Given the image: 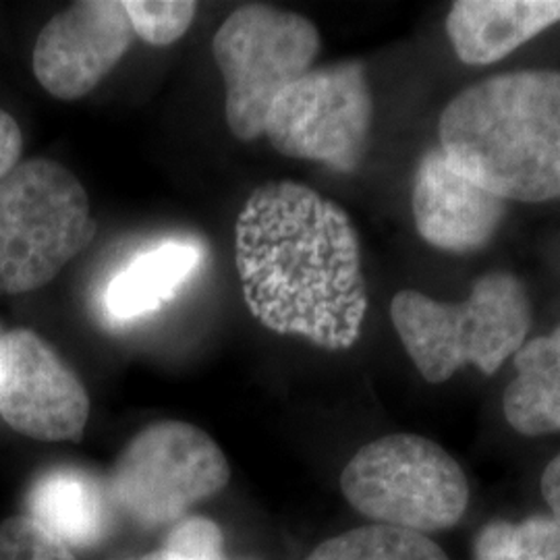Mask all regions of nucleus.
<instances>
[{"label": "nucleus", "instance_id": "f257e3e1", "mask_svg": "<svg viewBox=\"0 0 560 560\" xmlns=\"http://www.w3.org/2000/svg\"><path fill=\"white\" fill-rule=\"evenodd\" d=\"M235 261L252 316L326 351L351 349L368 314L360 235L339 203L295 180L258 187L235 224Z\"/></svg>", "mask_w": 560, "mask_h": 560}, {"label": "nucleus", "instance_id": "f03ea898", "mask_svg": "<svg viewBox=\"0 0 560 560\" xmlns=\"http://www.w3.org/2000/svg\"><path fill=\"white\" fill-rule=\"evenodd\" d=\"M441 150L460 175L504 201L560 198V71L478 81L444 106Z\"/></svg>", "mask_w": 560, "mask_h": 560}, {"label": "nucleus", "instance_id": "7ed1b4c3", "mask_svg": "<svg viewBox=\"0 0 560 560\" xmlns=\"http://www.w3.org/2000/svg\"><path fill=\"white\" fill-rule=\"evenodd\" d=\"M390 320L423 381H451L463 365L492 376L525 345L532 301L511 272H486L460 303L436 301L420 291H399Z\"/></svg>", "mask_w": 560, "mask_h": 560}, {"label": "nucleus", "instance_id": "20e7f679", "mask_svg": "<svg viewBox=\"0 0 560 560\" xmlns=\"http://www.w3.org/2000/svg\"><path fill=\"white\" fill-rule=\"evenodd\" d=\"M94 235L88 191L69 168L20 162L0 179V295L46 287Z\"/></svg>", "mask_w": 560, "mask_h": 560}, {"label": "nucleus", "instance_id": "39448f33", "mask_svg": "<svg viewBox=\"0 0 560 560\" xmlns=\"http://www.w3.org/2000/svg\"><path fill=\"white\" fill-rule=\"evenodd\" d=\"M340 490L363 517L423 536L455 527L469 504L459 463L418 434L361 446L340 474Z\"/></svg>", "mask_w": 560, "mask_h": 560}, {"label": "nucleus", "instance_id": "423d86ee", "mask_svg": "<svg viewBox=\"0 0 560 560\" xmlns=\"http://www.w3.org/2000/svg\"><path fill=\"white\" fill-rule=\"evenodd\" d=\"M320 46L318 27L293 11L247 4L224 20L212 55L226 88V125L237 140L264 136L272 102L312 71Z\"/></svg>", "mask_w": 560, "mask_h": 560}, {"label": "nucleus", "instance_id": "0eeeda50", "mask_svg": "<svg viewBox=\"0 0 560 560\" xmlns=\"http://www.w3.org/2000/svg\"><path fill=\"white\" fill-rule=\"evenodd\" d=\"M229 478L221 446L198 425L156 421L122 448L108 474L106 497L138 523L164 525L219 494Z\"/></svg>", "mask_w": 560, "mask_h": 560}, {"label": "nucleus", "instance_id": "6e6552de", "mask_svg": "<svg viewBox=\"0 0 560 560\" xmlns=\"http://www.w3.org/2000/svg\"><path fill=\"white\" fill-rule=\"evenodd\" d=\"M374 96L360 60L307 71L291 83L266 117L264 136L289 159L355 173L368 152Z\"/></svg>", "mask_w": 560, "mask_h": 560}, {"label": "nucleus", "instance_id": "1a4fd4ad", "mask_svg": "<svg viewBox=\"0 0 560 560\" xmlns=\"http://www.w3.org/2000/svg\"><path fill=\"white\" fill-rule=\"evenodd\" d=\"M0 416L15 432L44 442L81 441L90 420L80 376L30 328L0 337Z\"/></svg>", "mask_w": 560, "mask_h": 560}, {"label": "nucleus", "instance_id": "9d476101", "mask_svg": "<svg viewBox=\"0 0 560 560\" xmlns=\"http://www.w3.org/2000/svg\"><path fill=\"white\" fill-rule=\"evenodd\" d=\"M136 38L120 0H81L42 27L34 75L59 101H80L119 65Z\"/></svg>", "mask_w": 560, "mask_h": 560}, {"label": "nucleus", "instance_id": "9b49d317", "mask_svg": "<svg viewBox=\"0 0 560 560\" xmlns=\"http://www.w3.org/2000/svg\"><path fill=\"white\" fill-rule=\"evenodd\" d=\"M411 210L428 245L451 254H471L497 235L509 201L460 175L441 148H432L418 164Z\"/></svg>", "mask_w": 560, "mask_h": 560}, {"label": "nucleus", "instance_id": "f8f14e48", "mask_svg": "<svg viewBox=\"0 0 560 560\" xmlns=\"http://www.w3.org/2000/svg\"><path fill=\"white\" fill-rule=\"evenodd\" d=\"M560 21V0H459L446 15V36L460 62L492 65Z\"/></svg>", "mask_w": 560, "mask_h": 560}, {"label": "nucleus", "instance_id": "ddd939ff", "mask_svg": "<svg viewBox=\"0 0 560 560\" xmlns=\"http://www.w3.org/2000/svg\"><path fill=\"white\" fill-rule=\"evenodd\" d=\"M106 488L75 467H57L34 481L27 494V517L69 548H88L108 529Z\"/></svg>", "mask_w": 560, "mask_h": 560}, {"label": "nucleus", "instance_id": "4468645a", "mask_svg": "<svg viewBox=\"0 0 560 560\" xmlns=\"http://www.w3.org/2000/svg\"><path fill=\"white\" fill-rule=\"evenodd\" d=\"M200 260V247L189 241H164L143 252L106 284V316L131 322L161 310L196 272Z\"/></svg>", "mask_w": 560, "mask_h": 560}, {"label": "nucleus", "instance_id": "2eb2a0df", "mask_svg": "<svg viewBox=\"0 0 560 560\" xmlns=\"http://www.w3.org/2000/svg\"><path fill=\"white\" fill-rule=\"evenodd\" d=\"M517 376L502 397L509 425L521 436L560 432V326L550 335L525 340L513 355Z\"/></svg>", "mask_w": 560, "mask_h": 560}, {"label": "nucleus", "instance_id": "dca6fc26", "mask_svg": "<svg viewBox=\"0 0 560 560\" xmlns=\"http://www.w3.org/2000/svg\"><path fill=\"white\" fill-rule=\"evenodd\" d=\"M307 560H451L436 541L393 525H365L322 541Z\"/></svg>", "mask_w": 560, "mask_h": 560}, {"label": "nucleus", "instance_id": "f3484780", "mask_svg": "<svg viewBox=\"0 0 560 560\" xmlns=\"http://www.w3.org/2000/svg\"><path fill=\"white\" fill-rule=\"evenodd\" d=\"M474 560H560V525L550 515L490 521L476 538Z\"/></svg>", "mask_w": 560, "mask_h": 560}, {"label": "nucleus", "instance_id": "a211bd4d", "mask_svg": "<svg viewBox=\"0 0 560 560\" xmlns=\"http://www.w3.org/2000/svg\"><path fill=\"white\" fill-rule=\"evenodd\" d=\"M122 7L136 36L150 46L183 38L198 13V2L191 0H125Z\"/></svg>", "mask_w": 560, "mask_h": 560}, {"label": "nucleus", "instance_id": "6ab92c4d", "mask_svg": "<svg viewBox=\"0 0 560 560\" xmlns=\"http://www.w3.org/2000/svg\"><path fill=\"white\" fill-rule=\"evenodd\" d=\"M0 560H75L71 548L40 523L15 515L0 523Z\"/></svg>", "mask_w": 560, "mask_h": 560}, {"label": "nucleus", "instance_id": "aec40b11", "mask_svg": "<svg viewBox=\"0 0 560 560\" xmlns=\"http://www.w3.org/2000/svg\"><path fill=\"white\" fill-rule=\"evenodd\" d=\"M221 527L206 517H191L175 527L164 550L177 560H226Z\"/></svg>", "mask_w": 560, "mask_h": 560}, {"label": "nucleus", "instance_id": "412c9836", "mask_svg": "<svg viewBox=\"0 0 560 560\" xmlns=\"http://www.w3.org/2000/svg\"><path fill=\"white\" fill-rule=\"evenodd\" d=\"M23 136L20 125L0 108V179L7 177L21 162Z\"/></svg>", "mask_w": 560, "mask_h": 560}, {"label": "nucleus", "instance_id": "4be33fe9", "mask_svg": "<svg viewBox=\"0 0 560 560\" xmlns=\"http://www.w3.org/2000/svg\"><path fill=\"white\" fill-rule=\"evenodd\" d=\"M541 497L550 509V517L560 525V455L550 460L541 474Z\"/></svg>", "mask_w": 560, "mask_h": 560}, {"label": "nucleus", "instance_id": "5701e85b", "mask_svg": "<svg viewBox=\"0 0 560 560\" xmlns=\"http://www.w3.org/2000/svg\"><path fill=\"white\" fill-rule=\"evenodd\" d=\"M136 560H177L171 552H166L164 548L162 550H159V552H152V555H148V557H143V559H136Z\"/></svg>", "mask_w": 560, "mask_h": 560}, {"label": "nucleus", "instance_id": "b1692460", "mask_svg": "<svg viewBox=\"0 0 560 560\" xmlns=\"http://www.w3.org/2000/svg\"><path fill=\"white\" fill-rule=\"evenodd\" d=\"M0 337H2V335H0Z\"/></svg>", "mask_w": 560, "mask_h": 560}]
</instances>
